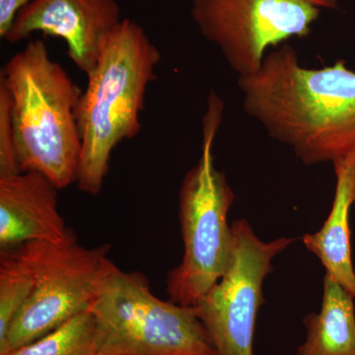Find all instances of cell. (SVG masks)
<instances>
[{
	"label": "cell",
	"instance_id": "1",
	"mask_svg": "<svg viewBox=\"0 0 355 355\" xmlns=\"http://www.w3.org/2000/svg\"><path fill=\"white\" fill-rule=\"evenodd\" d=\"M237 84L248 116L303 164H333L354 153L355 71L345 60L309 69L286 43Z\"/></svg>",
	"mask_w": 355,
	"mask_h": 355
},
{
	"label": "cell",
	"instance_id": "2",
	"mask_svg": "<svg viewBox=\"0 0 355 355\" xmlns=\"http://www.w3.org/2000/svg\"><path fill=\"white\" fill-rule=\"evenodd\" d=\"M161 58L146 30L123 18L87 74L76 110L81 137L76 184L83 193L101 191L114 149L139 135L147 89L157 78Z\"/></svg>",
	"mask_w": 355,
	"mask_h": 355
},
{
	"label": "cell",
	"instance_id": "3",
	"mask_svg": "<svg viewBox=\"0 0 355 355\" xmlns=\"http://www.w3.org/2000/svg\"><path fill=\"white\" fill-rule=\"evenodd\" d=\"M0 83L10 101L21 172H38L58 190L76 183L81 137L76 110L83 91L42 40H33L4 65Z\"/></svg>",
	"mask_w": 355,
	"mask_h": 355
},
{
	"label": "cell",
	"instance_id": "4",
	"mask_svg": "<svg viewBox=\"0 0 355 355\" xmlns=\"http://www.w3.org/2000/svg\"><path fill=\"white\" fill-rule=\"evenodd\" d=\"M224 103L214 91L202 116V154L184 175L179 193V219L184 254L168 273L167 294L177 304L195 307L220 280L232 253L228 212L235 193L225 174L214 164V144Z\"/></svg>",
	"mask_w": 355,
	"mask_h": 355
},
{
	"label": "cell",
	"instance_id": "5",
	"mask_svg": "<svg viewBox=\"0 0 355 355\" xmlns=\"http://www.w3.org/2000/svg\"><path fill=\"white\" fill-rule=\"evenodd\" d=\"M88 310L98 355H216L195 307L156 297L144 275L110 259Z\"/></svg>",
	"mask_w": 355,
	"mask_h": 355
},
{
	"label": "cell",
	"instance_id": "6",
	"mask_svg": "<svg viewBox=\"0 0 355 355\" xmlns=\"http://www.w3.org/2000/svg\"><path fill=\"white\" fill-rule=\"evenodd\" d=\"M109 245L81 246L73 232L58 242L13 248L29 265L35 286L0 340V355L38 340L88 310L108 261Z\"/></svg>",
	"mask_w": 355,
	"mask_h": 355
},
{
	"label": "cell",
	"instance_id": "7",
	"mask_svg": "<svg viewBox=\"0 0 355 355\" xmlns=\"http://www.w3.org/2000/svg\"><path fill=\"white\" fill-rule=\"evenodd\" d=\"M340 0H191V19L238 76L260 69L266 53L312 33Z\"/></svg>",
	"mask_w": 355,
	"mask_h": 355
},
{
	"label": "cell",
	"instance_id": "8",
	"mask_svg": "<svg viewBox=\"0 0 355 355\" xmlns=\"http://www.w3.org/2000/svg\"><path fill=\"white\" fill-rule=\"evenodd\" d=\"M232 253L220 280L195 306L216 355H253L257 318L265 303L263 284L272 261L295 241L263 242L245 219L233 222Z\"/></svg>",
	"mask_w": 355,
	"mask_h": 355
},
{
	"label": "cell",
	"instance_id": "9",
	"mask_svg": "<svg viewBox=\"0 0 355 355\" xmlns=\"http://www.w3.org/2000/svg\"><path fill=\"white\" fill-rule=\"evenodd\" d=\"M123 20L116 0H33L4 40L19 43L35 33L62 39L71 62L87 76Z\"/></svg>",
	"mask_w": 355,
	"mask_h": 355
},
{
	"label": "cell",
	"instance_id": "10",
	"mask_svg": "<svg viewBox=\"0 0 355 355\" xmlns=\"http://www.w3.org/2000/svg\"><path fill=\"white\" fill-rule=\"evenodd\" d=\"M58 190L38 172L0 177V249L29 242H58L71 231L58 205Z\"/></svg>",
	"mask_w": 355,
	"mask_h": 355
},
{
	"label": "cell",
	"instance_id": "11",
	"mask_svg": "<svg viewBox=\"0 0 355 355\" xmlns=\"http://www.w3.org/2000/svg\"><path fill=\"white\" fill-rule=\"evenodd\" d=\"M336 191L333 205L323 227L302 240L336 280L355 298V272L350 247L349 214L355 203V151L333 163Z\"/></svg>",
	"mask_w": 355,
	"mask_h": 355
},
{
	"label": "cell",
	"instance_id": "12",
	"mask_svg": "<svg viewBox=\"0 0 355 355\" xmlns=\"http://www.w3.org/2000/svg\"><path fill=\"white\" fill-rule=\"evenodd\" d=\"M354 299L326 275L321 309L303 319L307 338L297 354L355 355Z\"/></svg>",
	"mask_w": 355,
	"mask_h": 355
},
{
	"label": "cell",
	"instance_id": "13",
	"mask_svg": "<svg viewBox=\"0 0 355 355\" xmlns=\"http://www.w3.org/2000/svg\"><path fill=\"white\" fill-rule=\"evenodd\" d=\"M2 355H98L94 316L83 311L38 340Z\"/></svg>",
	"mask_w": 355,
	"mask_h": 355
},
{
	"label": "cell",
	"instance_id": "14",
	"mask_svg": "<svg viewBox=\"0 0 355 355\" xmlns=\"http://www.w3.org/2000/svg\"><path fill=\"white\" fill-rule=\"evenodd\" d=\"M35 277L29 265L14 249L0 253V340L31 295Z\"/></svg>",
	"mask_w": 355,
	"mask_h": 355
},
{
	"label": "cell",
	"instance_id": "15",
	"mask_svg": "<svg viewBox=\"0 0 355 355\" xmlns=\"http://www.w3.org/2000/svg\"><path fill=\"white\" fill-rule=\"evenodd\" d=\"M20 172L16 156L10 101L6 86L0 83V177Z\"/></svg>",
	"mask_w": 355,
	"mask_h": 355
},
{
	"label": "cell",
	"instance_id": "16",
	"mask_svg": "<svg viewBox=\"0 0 355 355\" xmlns=\"http://www.w3.org/2000/svg\"><path fill=\"white\" fill-rule=\"evenodd\" d=\"M33 0H0V38L6 39L17 14Z\"/></svg>",
	"mask_w": 355,
	"mask_h": 355
}]
</instances>
